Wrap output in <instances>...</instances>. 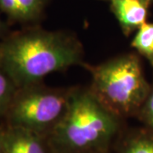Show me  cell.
<instances>
[{"label":"cell","instance_id":"1","mask_svg":"<svg viewBox=\"0 0 153 153\" xmlns=\"http://www.w3.org/2000/svg\"><path fill=\"white\" fill-rule=\"evenodd\" d=\"M82 62V44L68 33L33 28L0 40V65L17 88L40 83L49 74Z\"/></svg>","mask_w":153,"mask_h":153},{"label":"cell","instance_id":"2","mask_svg":"<svg viewBox=\"0 0 153 153\" xmlns=\"http://www.w3.org/2000/svg\"><path fill=\"white\" fill-rule=\"evenodd\" d=\"M120 117L90 89H72L66 113L47 135L52 153H108L120 131Z\"/></svg>","mask_w":153,"mask_h":153},{"label":"cell","instance_id":"3","mask_svg":"<svg viewBox=\"0 0 153 153\" xmlns=\"http://www.w3.org/2000/svg\"><path fill=\"white\" fill-rule=\"evenodd\" d=\"M88 70L90 91L110 111L120 118L138 114L152 86L136 55H119Z\"/></svg>","mask_w":153,"mask_h":153},{"label":"cell","instance_id":"4","mask_svg":"<svg viewBox=\"0 0 153 153\" xmlns=\"http://www.w3.org/2000/svg\"><path fill=\"white\" fill-rule=\"evenodd\" d=\"M71 92L42 82L18 88L4 116L6 124L47 136L66 113Z\"/></svg>","mask_w":153,"mask_h":153},{"label":"cell","instance_id":"5","mask_svg":"<svg viewBox=\"0 0 153 153\" xmlns=\"http://www.w3.org/2000/svg\"><path fill=\"white\" fill-rule=\"evenodd\" d=\"M4 153H52L47 137L22 127L1 126Z\"/></svg>","mask_w":153,"mask_h":153},{"label":"cell","instance_id":"6","mask_svg":"<svg viewBox=\"0 0 153 153\" xmlns=\"http://www.w3.org/2000/svg\"><path fill=\"white\" fill-rule=\"evenodd\" d=\"M112 8L123 32L128 34L138 30L147 16V0H111Z\"/></svg>","mask_w":153,"mask_h":153},{"label":"cell","instance_id":"7","mask_svg":"<svg viewBox=\"0 0 153 153\" xmlns=\"http://www.w3.org/2000/svg\"><path fill=\"white\" fill-rule=\"evenodd\" d=\"M45 0H0V11L14 22L35 20L43 10Z\"/></svg>","mask_w":153,"mask_h":153},{"label":"cell","instance_id":"8","mask_svg":"<svg viewBox=\"0 0 153 153\" xmlns=\"http://www.w3.org/2000/svg\"><path fill=\"white\" fill-rule=\"evenodd\" d=\"M118 153H153V130L146 127L128 134Z\"/></svg>","mask_w":153,"mask_h":153},{"label":"cell","instance_id":"9","mask_svg":"<svg viewBox=\"0 0 153 153\" xmlns=\"http://www.w3.org/2000/svg\"><path fill=\"white\" fill-rule=\"evenodd\" d=\"M131 45L153 66V23L145 22L138 28Z\"/></svg>","mask_w":153,"mask_h":153},{"label":"cell","instance_id":"10","mask_svg":"<svg viewBox=\"0 0 153 153\" xmlns=\"http://www.w3.org/2000/svg\"><path fill=\"white\" fill-rule=\"evenodd\" d=\"M16 85L0 65V117H4L13 97L16 92Z\"/></svg>","mask_w":153,"mask_h":153},{"label":"cell","instance_id":"11","mask_svg":"<svg viewBox=\"0 0 153 153\" xmlns=\"http://www.w3.org/2000/svg\"><path fill=\"white\" fill-rule=\"evenodd\" d=\"M137 115L146 128L153 130V86L151 88L149 95Z\"/></svg>","mask_w":153,"mask_h":153},{"label":"cell","instance_id":"12","mask_svg":"<svg viewBox=\"0 0 153 153\" xmlns=\"http://www.w3.org/2000/svg\"><path fill=\"white\" fill-rule=\"evenodd\" d=\"M0 12H1V11H0ZM4 22H3L2 19H1V16H0V38H1L3 33L4 32Z\"/></svg>","mask_w":153,"mask_h":153},{"label":"cell","instance_id":"13","mask_svg":"<svg viewBox=\"0 0 153 153\" xmlns=\"http://www.w3.org/2000/svg\"><path fill=\"white\" fill-rule=\"evenodd\" d=\"M0 153L3 152V145H2V134H1V126H0Z\"/></svg>","mask_w":153,"mask_h":153},{"label":"cell","instance_id":"14","mask_svg":"<svg viewBox=\"0 0 153 153\" xmlns=\"http://www.w3.org/2000/svg\"><path fill=\"white\" fill-rule=\"evenodd\" d=\"M147 1H150V0H147Z\"/></svg>","mask_w":153,"mask_h":153}]
</instances>
